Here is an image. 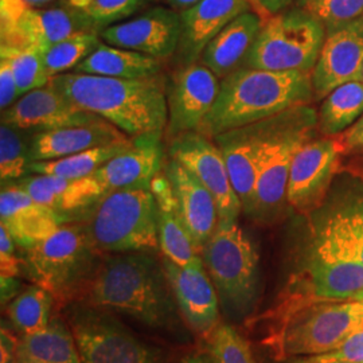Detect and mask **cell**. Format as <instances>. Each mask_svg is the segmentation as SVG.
Segmentation results:
<instances>
[{"label":"cell","mask_w":363,"mask_h":363,"mask_svg":"<svg viewBox=\"0 0 363 363\" xmlns=\"http://www.w3.org/2000/svg\"><path fill=\"white\" fill-rule=\"evenodd\" d=\"M85 298L88 304L127 315L147 327L182 333L179 307L163 264L154 252H125L103 257Z\"/></svg>","instance_id":"1"},{"label":"cell","mask_w":363,"mask_h":363,"mask_svg":"<svg viewBox=\"0 0 363 363\" xmlns=\"http://www.w3.org/2000/svg\"><path fill=\"white\" fill-rule=\"evenodd\" d=\"M48 85L70 103L103 117L130 138L166 132L167 78L162 74L125 79L69 72L50 78Z\"/></svg>","instance_id":"2"},{"label":"cell","mask_w":363,"mask_h":363,"mask_svg":"<svg viewBox=\"0 0 363 363\" xmlns=\"http://www.w3.org/2000/svg\"><path fill=\"white\" fill-rule=\"evenodd\" d=\"M315 101L311 73L240 67L220 79L217 100L199 132L208 138Z\"/></svg>","instance_id":"3"},{"label":"cell","mask_w":363,"mask_h":363,"mask_svg":"<svg viewBox=\"0 0 363 363\" xmlns=\"http://www.w3.org/2000/svg\"><path fill=\"white\" fill-rule=\"evenodd\" d=\"M291 286L280 313L313 301L362 300L363 264L335 210L313 228Z\"/></svg>","instance_id":"4"},{"label":"cell","mask_w":363,"mask_h":363,"mask_svg":"<svg viewBox=\"0 0 363 363\" xmlns=\"http://www.w3.org/2000/svg\"><path fill=\"white\" fill-rule=\"evenodd\" d=\"M21 252L22 274L61 306L86 292L103 261L82 222H66L38 245Z\"/></svg>","instance_id":"5"},{"label":"cell","mask_w":363,"mask_h":363,"mask_svg":"<svg viewBox=\"0 0 363 363\" xmlns=\"http://www.w3.org/2000/svg\"><path fill=\"white\" fill-rule=\"evenodd\" d=\"M77 222L101 253L154 252L159 247L157 205L151 189L108 191Z\"/></svg>","instance_id":"6"},{"label":"cell","mask_w":363,"mask_h":363,"mask_svg":"<svg viewBox=\"0 0 363 363\" xmlns=\"http://www.w3.org/2000/svg\"><path fill=\"white\" fill-rule=\"evenodd\" d=\"M201 256L222 311L234 319L247 316L259 298V253L238 222L218 220Z\"/></svg>","instance_id":"7"},{"label":"cell","mask_w":363,"mask_h":363,"mask_svg":"<svg viewBox=\"0 0 363 363\" xmlns=\"http://www.w3.org/2000/svg\"><path fill=\"white\" fill-rule=\"evenodd\" d=\"M363 327V300H328L281 312L273 337L279 358L320 355L337 347Z\"/></svg>","instance_id":"8"},{"label":"cell","mask_w":363,"mask_h":363,"mask_svg":"<svg viewBox=\"0 0 363 363\" xmlns=\"http://www.w3.org/2000/svg\"><path fill=\"white\" fill-rule=\"evenodd\" d=\"M325 25L294 7L262 21L245 67L269 72L312 73L325 43Z\"/></svg>","instance_id":"9"},{"label":"cell","mask_w":363,"mask_h":363,"mask_svg":"<svg viewBox=\"0 0 363 363\" xmlns=\"http://www.w3.org/2000/svg\"><path fill=\"white\" fill-rule=\"evenodd\" d=\"M319 133L318 111L311 105L288 109L286 118L267 144L257 171L252 220L272 223L288 206L289 172L298 150Z\"/></svg>","instance_id":"10"},{"label":"cell","mask_w":363,"mask_h":363,"mask_svg":"<svg viewBox=\"0 0 363 363\" xmlns=\"http://www.w3.org/2000/svg\"><path fill=\"white\" fill-rule=\"evenodd\" d=\"M66 319L82 363H160L154 347L106 310L73 301L67 304Z\"/></svg>","instance_id":"11"},{"label":"cell","mask_w":363,"mask_h":363,"mask_svg":"<svg viewBox=\"0 0 363 363\" xmlns=\"http://www.w3.org/2000/svg\"><path fill=\"white\" fill-rule=\"evenodd\" d=\"M167 156L179 162L216 199L220 220H238L242 213L230 175L218 145L199 130L183 132L167 139Z\"/></svg>","instance_id":"12"},{"label":"cell","mask_w":363,"mask_h":363,"mask_svg":"<svg viewBox=\"0 0 363 363\" xmlns=\"http://www.w3.org/2000/svg\"><path fill=\"white\" fill-rule=\"evenodd\" d=\"M286 113L284 111L276 116L226 130L213 138L225 159L234 191L242 205V213L247 217L253 213L261 156L276 130L283 124Z\"/></svg>","instance_id":"13"},{"label":"cell","mask_w":363,"mask_h":363,"mask_svg":"<svg viewBox=\"0 0 363 363\" xmlns=\"http://www.w3.org/2000/svg\"><path fill=\"white\" fill-rule=\"evenodd\" d=\"M342 156L337 138H312L295 155L288 181V206L308 214L323 203Z\"/></svg>","instance_id":"14"},{"label":"cell","mask_w":363,"mask_h":363,"mask_svg":"<svg viewBox=\"0 0 363 363\" xmlns=\"http://www.w3.org/2000/svg\"><path fill=\"white\" fill-rule=\"evenodd\" d=\"M220 79L199 61L178 66L167 79L166 138L199 130L220 91Z\"/></svg>","instance_id":"15"},{"label":"cell","mask_w":363,"mask_h":363,"mask_svg":"<svg viewBox=\"0 0 363 363\" xmlns=\"http://www.w3.org/2000/svg\"><path fill=\"white\" fill-rule=\"evenodd\" d=\"M181 30V11L157 6L130 21L106 27L100 37L111 46L164 61L178 50Z\"/></svg>","instance_id":"16"},{"label":"cell","mask_w":363,"mask_h":363,"mask_svg":"<svg viewBox=\"0 0 363 363\" xmlns=\"http://www.w3.org/2000/svg\"><path fill=\"white\" fill-rule=\"evenodd\" d=\"M162 264L183 320L208 337L220 325V298L203 259L181 267L163 256Z\"/></svg>","instance_id":"17"},{"label":"cell","mask_w":363,"mask_h":363,"mask_svg":"<svg viewBox=\"0 0 363 363\" xmlns=\"http://www.w3.org/2000/svg\"><path fill=\"white\" fill-rule=\"evenodd\" d=\"M363 67V16L328 31L311 73L315 101L337 86L359 79Z\"/></svg>","instance_id":"18"},{"label":"cell","mask_w":363,"mask_h":363,"mask_svg":"<svg viewBox=\"0 0 363 363\" xmlns=\"http://www.w3.org/2000/svg\"><path fill=\"white\" fill-rule=\"evenodd\" d=\"M163 135L164 132H150L132 138L130 147L108 160L93 177L106 193L121 189H151L167 157Z\"/></svg>","instance_id":"19"},{"label":"cell","mask_w":363,"mask_h":363,"mask_svg":"<svg viewBox=\"0 0 363 363\" xmlns=\"http://www.w3.org/2000/svg\"><path fill=\"white\" fill-rule=\"evenodd\" d=\"M82 33L100 34L88 18L65 3L52 9L27 6L13 30L1 35L0 46H34L46 52L52 45Z\"/></svg>","instance_id":"20"},{"label":"cell","mask_w":363,"mask_h":363,"mask_svg":"<svg viewBox=\"0 0 363 363\" xmlns=\"http://www.w3.org/2000/svg\"><path fill=\"white\" fill-rule=\"evenodd\" d=\"M101 118L70 103L49 85L28 91L13 106L1 112L3 123L31 132L60 130Z\"/></svg>","instance_id":"21"},{"label":"cell","mask_w":363,"mask_h":363,"mask_svg":"<svg viewBox=\"0 0 363 363\" xmlns=\"http://www.w3.org/2000/svg\"><path fill=\"white\" fill-rule=\"evenodd\" d=\"M249 0H199L181 11V39L174 58L177 65L199 61L201 54L223 27L250 11Z\"/></svg>","instance_id":"22"},{"label":"cell","mask_w":363,"mask_h":363,"mask_svg":"<svg viewBox=\"0 0 363 363\" xmlns=\"http://www.w3.org/2000/svg\"><path fill=\"white\" fill-rule=\"evenodd\" d=\"M0 220L21 250L38 245L66 223L61 214L37 202L13 182L1 186Z\"/></svg>","instance_id":"23"},{"label":"cell","mask_w":363,"mask_h":363,"mask_svg":"<svg viewBox=\"0 0 363 363\" xmlns=\"http://www.w3.org/2000/svg\"><path fill=\"white\" fill-rule=\"evenodd\" d=\"M13 184L25 190L37 202L61 214L66 222H77L106 194L93 175L86 178H62L45 174H30Z\"/></svg>","instance_id":"24"},{"label":"cell","mask_w":363,"mask_h":363,"mask_svg":"<svg viewBox=\"0 0 363 363\" xmlns=\"http://www.w3.org/2000/svg\"><path fill=\"white\" fill-rule=\"evenodd\" d=\"M163 172L172 189L182 220L201 253L220 220L216 199L189 169L169 156L166 157Z\"/></svg>","instance_id":"25"},{"label":"cell","mask_w":363,"mask_h":363,"mask_svg":"<svg viewBox=\"0 0 363 363\" xmlns=\"http://www.w3.org/2000/svg\"><path fill=\"white\" fill-rule=\"evenodd\" d=\"M130 136L104 118L60 130L34 132L30 145L33 162L62 159L91 148L130 142Z\"/></svg>","instance_id":"26"},{"label":"cell","mask_w":363,"mask_h":363,"mask_svg":"<svg viewBox=\"0 0 363 363\" xmlns=\"http://www.w3.org/2000/svg\"><path fill=\"white\" fill-rule=\"evenodd\" d=\"M261 26L262 19L257 13L252 10L241 13L210 40L201 54L199 62L220 79L229 76L244 66Z\"/></svg>","instance_id":"27"},{"label":"cell","mask_w":363,"mask_h":363,"mask_svg":"<svg viewBox=\"0 0 363 363\" xmlns=\"http://www.w3.org/2000/svg\"><path fill=\"white\" fill-rule=\"evenodd\" d=\"M151 190L157 205L159 247L162 255L181 267L202 259L182 220L172 189L163 171L152 182Z\"/></svg>","instance_id":"28"},{"label":"cell","mask_w":363,"mask_h":363,"mask_svg":"<svg viewBox=\"0 0 363 363\" xmlns=\"http://www.w3.org/2000/svg\"><path fill=\"white\" fill-rule=\"evenodd\" d=\"M73 72L104 77L144 79L160 76L163 61L143 52L120 49L101 42Z\"/></svg>","instance_id":"29"},{"label":"cell","mask_w":363,"mask_h":363,"mask_svg":"<svg viewBox=\"0 0 363 363\" xmlns=\"http://www.w3.org/2000/svg\"><path fill=\"white\" fill-rule=\"evenodd\" d=\"M16 363H82L70 327L54 316L45 330L21 335Z\"/></svg>","instance_id":"30"},{"label":"cell","mask_w":363,"mask_h":363,"mask_svg":"<svg viewBox=\"0 0 363 363\" xmlns=\"http://www.w3.org/2000/svg\"><path fill=\"white\" fill-rule=\"evenodd\" d=\"M363 116V82L354 79L330 91L318 109V130L322 136L337 138Z\"/></svg>","instance_id":"31"},{"label":"cell","mask_w":363,"mask_h":363,"mask_svg":"<svg viewBox=\"0 0 363 363\" xmlns=\"http://www.w3.org/2000/svg\"><path fill=\"white\" fill-rule=\"evenodd\" d=\"M130 144L132 139L125 143L97 147L74 155L66 156L62 159L33 162L30 166V174H45L73 179L91 177L97 169H101L108 160L127 150Z\"/></svg>","instance_id":"32"},{"label":"cell","mask_w":363,"mask_h":363,"mask_svg":"<svg viewBox=\"0 0 363 363\" xmlns=\"http://www.w3.org/2000/svg\"><path fill=\"white\" fill-rule=\"evenodd\" d=\"M55 298L42 286H26L7 304V316L21 335H28L45 330L50 325Z\"/></svg>","instance_id":"33"},{"label":"cell","mask_w":363,"mask_h":363,"mask_svg":"<svg viewBox=\"0 0 363 363\" xmlns=\"http://www.w3.org/2000/svg\"><path fill=\"white\" fill-rule=\"evenodd\" d=\"M34 132L22 130L11 124L0 125V178L4 182L18 181L30 175L33 163L30 145Z\"/></svg>","instance_id":"34"},{"label":"cell","mask_w":363,"mask_h":363,"mask_svg":"<svg viewBox=\"0 0 363 363\" xmlns=\"http://www.w3.org/2000/svg\"><path fill=\"white\" fill-rule=\"evenodd\" d=\"M0 57L10 60L19 97L46 86L50 77L45 66V52L34 46H0Z\"/></svg>","instance_id":"35"},{"label":"cell","mask_w":363,"mask_h":363,"mask_svg":"<svg viewBox=\"0 0 363 363\" xmlns=\"http://www.w3.org/2000/svg\"><path fill=\"white\" fill-rule=\"evenodd\" d=\"M101 42L99 33H82L50 46L45 52V66L49 77L74 70L100 46Z\"/></svg>","instance_id":"36"},{"label":"cell","mask_w":363,"mask_h":363,"mask_svg":"<svg viewBox=\"0 0 363 363\" xmlns=\"http://www.w3.org/2000/svg\"><path fill=\"white\" fill-rule=\"evenodd\" d=\"M208 354L213 363H257L247 339L226 323L208 335Z\"/></svg>","instance_id":"37"},{"label":"cell","mask_w":363,"mask_h":363,"mask_svg":"<svg viewBox=\"0 0 363 363\" xmlns=\"http://www.w3.org/2000/svg\"><path fill=\"white\" fill-rule=\"evenodd\" d=\"M296 7L320 21L327 33L363 16V0H296Z\"/></svg>","instance_id":"38"},{"label":"cell","mask_w":363,"mask_h":363,"mask_svg":"<svg viewBox=\"0 0 363 363\" xmlns=\"http://www.w3.org/2000/svg\"><path fill=\"white\" fill-rule=\"evenodd\" d=\"M64 3L88 18L101 33L117 21L135 13L143 0H64Z\"/></svg>","instance_id":"39"},{"label":"cell","mask_w":363,"mask_h":363,"mask_svg":"<svg viewBox=\"0 0 363 363\" xmlns=\"http://www.w3.org/2000/svg\"><path fill=\"white\" fill-rule=\"evenodd\" d=\"M335 213L347 232L358 259L363 264V195L352 198L337 208Z\"/></svg>","instance_id":"40"},{"label":"cell","mask_w":363,"mask_h":363,"mask_svg":"<svg viewBox=\"0 0 363 363\" xmlns=\"http://www.w3.org/2000/svg\"><path fill=\"white\" fill-rule=\"evenodd\" d=\"M16 244L4 226L0 225V276L18 277L21 271V257L16 255Z\"/></svg>","instance_id":"41"},{"label":"cell","mask_w":363,"mask_h":363,"mask_svg":"<svg viewBox=\"0 0 363 363\" xmlns=\"http://www.w3.org/2000/svg\"><path fill=\"white\" fill-rule=\"evenodd\" d=\"M18 85L10 60L0 57V108L1 112L19 100Z\"/></svg>","instance_id":"42"},{"label":"cell","mask_w":363,"mask_h":363,"mask_svg":"<svg viewBox=\"0 0 363 363\" xmlns=\"http://www.w3.org/2000/svg\"><path fill=\"white\" fill-rule=\"evenodd\" d=\"M330 358L350 363H363V327L352 333L337 350L325 354Z\"/></svg>","instance_id":"43"},{"label":"cell","mask_w":363,"mask_h":363,"mask_svg":"<svg viewBox=\"0 0 363 363\" xmlns=\"http://www.w3.org/2000/svg\"><path fill=\"white\" fill-rule=\"evenodd\" d=\"M342 154H350L363 150V116L346 132L337 136Z\"/></svg>","instance_id":"44"},{"label":"cell","mask_w":363,"mask_h":363,"mask_svg":"<svg viewBox=\"0 0 363 363\" xmlns=\"http://www.w3.org/2000/svg\"><path fill=\"white\" fill-rule=\"evenodd\" d=\"M292 1L294 0H249V4L252 11L264 21L286 10Z\"/></svg>","instance_id":"45"},{"label":"cell","mask_w":363,"mask_h":363,"mask_svg":"<svg viewBox=\"0 0 363 363\" xmlns=\"http://www.w3.org/2000/svg\"><path fill=\"white\" fill-rule=\"evenodd\" d=\"M18 339L10 330L1 327L0 333V363H16Z\"/></svg>","instance_id":"46"},{"label":"cell","mask_w":363,"mask_h":363,"mask_svg":"<svg viewBox=\"0 0 363 363\" xmlns=\"http://www.w3.org/2000/svg\"><path fill=\"white\" fill-rule=\"evenodd\" d=\"M0 292H1V306L9 304L21 294V283L13 276H0Z\"/></svg>","instance_id":"47"},{"label":"cell","mask_w":363,"mask_h":363,"mask_svg":"<svg viewBox=\"0 0 363 363\" xmlns=\"http://www.w3.org/2000/svg\"><path fill=\"white\" fill-rule=\"evenodd\" d=\"M286 363H350L346 361H339L327 357L325 354L320 355H307V357H295L286 359Z\"/></svg>","instance_id":"48"},{"label":"cell","mask_w":363,"mask_h":363,"mask_svg":"<svg viewBox=\"0 0 363 363\" xmlns=\"http://www.w3.org/2000/svg\"><path fill=\"white\" fill-rule=\"evenodd\" d=\"M162 1L166 3L171 9H174L177 11H182V10L189 9L190 6H193L199 0H162Z\"/></svg>","instance_id":"49"},{"label":"cell","mask_w":363,"mask_h":363,"mask_svg":"<svg viewBox=\"0 0 363 363\" xmlns=\"http://www.w3.org/2000/svg\"><path fill=\"white\" fill-rule=\"evenodd\" d=\"M183 363H213V361H211L208 351H205V352H196V354L187 357Z\"/></svg>","instance_id":"50"},{"label":"cell","mask_w":363,"mask_h":363,"mask_svg":"<svg viewBox=\"0 0 363 363\" xmlns=\"http://www.w3.org/2000/svg\"><path fill=\"white\" fill-rule=\"evenodd\" d=\"M25 1H26L27 6L34 7V9H39V7H42V6H45L48 3H52V0H25Z\"/></svg>","instance_id":"51"},{"label":"cell","mask_w":363,"mask_h":363,"mask_svg":"<svg viewBox=\"0 0 363 363\" xmlns=\"http://www.w3.org/2000/svg\"><path fill=\"white\" fill-rule=\"evenodd\" d=\"M359 79H361V81H362V82H363V67H362V72H361V77H359Z\"/></svg>","instance_id":"52"},{"label":"cell","mask_w":363,"mask_h":363,"mask_svg":"<svg viewBox=\"0 0 363 363\" xmlns=\"http://www.w3.org/2000/svg\"><path fill=\"white\" fill-rule=\"evenodd\" d=\"M362 300H363V298H362Z\"/></svg>","instance_id":"53"}]
</instances>
